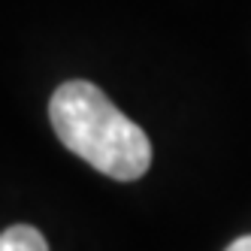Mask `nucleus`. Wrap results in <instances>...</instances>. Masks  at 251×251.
Segmentation results:
<instances>
[{"label": "nucleus", "mask_w": 251, "mask_h": 251, "mask_svg": "<svg viewBox=\"0 0 251 251\" xmlns=\"http://www.w3.org/2000/svg\"><path fill=\"white\" fill-rule=\"evenodd\" d=\"M49 118L61 146L115 182H136L151 167V142L97 85L64 82L49 103Z\"/></svg>", "instance_id": "1"}, {"label": "nucleus", "mask_w": 251, "mask_h": 251, "mask_svg": "<svg viewBox=\"0 0 251 251\" xmlns=\"http://www.w3.org/2000/svg\"><path fill=\"white\" fill-rule=\"evenodd\" d=\"M0 251H49V245L37 227L15 224L0 233Z\"/></svg>", "instance_id": "2"}, {"label": "nucleus", "mask_w": 251, "mask_h": 251, "mask_svg": "<svg viewBox=\"0 0 251 251\" xmlns=\"http://www.w3.org/2000/svg\"><path fill=\"white\" fill-rule=\"evenodd\" d=\"M224 251H251V236H239L236 242H230Z\"/></svg>", "instance_id": "3"}]
</instances>
